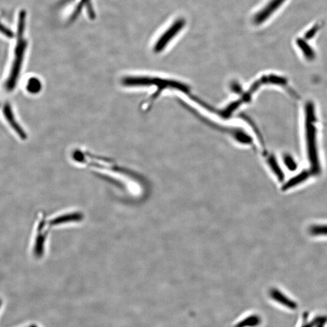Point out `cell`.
<instances>
[{"instance_id": "5", "label": "cell", "mask_w": 327, "mask_h": 327, "mask_svg": "<svg viewBox=\"0 0 327 327\" xmlns=\"http://www.w3.org/2000/svg\"><path fill=\"white\" fill-rule=\"evenodd\" d=\"M284 0H271L266 6L259 11L253 19L255 24L260 25L270 17L272 14L280 7Z\"/></svg>"}, {"instance_id": "4", "label": "cell", "mask_w": 327, "mask_h": 327, "mask_svg": "<svg viewBox=\"0 0 327 327\" xmlns=\"http://www.w3.org/2000/svg\"><path fill=\"white\" fill-rule=\"evenodd\" d=\"M186 24V21L184 18H179L174 21L158 39L154 47L155 53H158L163 51L168 43L183 30Z\"/></svg>"}, {"instance_id": "14", "label": "cell", "mask_w": 327, "mask_h": 327, "mask_svg": "<svg viewBox=\"0 0 327 327\" xmlns=\"http://www.w3.org/2000/svg\"><path fill=\"white\" fill-rule=\"evenodd\" d=\"M0 32L5 35L6 37L11 38L14 37V33L9 29L6 28L5 26L0 22Z\"/></svg>"}, {"instance_id": "15", "label": "cell", "mask_w": 327, "mask_h": 327, "mask_svg": "<svg viewBox=\"0 0 327 327\" xmlns=\"http://www.w3.org/2000/svg\"><path fill=\"white\" fill-rule=\"evenodd\" d=\"M327 322V319L323 320L321 322H320L318 325L316 327H324L326 323Z\"/></svg>"}, {"instance_id": "10", "label": "cell", "mask_w": 327, "mask_h": 327, "mask_svg": "<svg viewBox=\"0 0 327 327\" xmlns=\"http://www.w3.org/2000/svg\"><path fill=\"white\" fill-rule=\"evenodd\" d=\"M261 323V319L260 316L252 315L238 323L235 327H255L260 325Z\"/></svg>"}, {"instance_id": "6", "label": "cell", "mask_w": 327, "mask_h": 327, "mask_svg": "<svg viewBox=\"0 0 327 327\" xmlns=\"http://www.w3.org/2000/svg\"><path fill=\"white\" fill-rule=\"evenodd\" d=\"M3 113H4L6 120L8 121L9 124L11 125V127L14 129V130L17 133L19 137L22 139V140L27 139V134H26L23 129L18 124V122L16 121L11 106L9 105H5L4 109H3Z\"/></svg>"}, {"instance_id": "7", "label": "cell", "mask_w": 327, "mask_h": 327, "mask_svg": "<svg viewBox=\"0 0 327 327\" xmlns=\"http://www.w3.org/2000/svg\"><path fill=\"white\" fill-rule=\"evenodd\" d=\"M270 294L272 299L281 304V305L287 307V308L291 310L297 309V305L296 303L285 295L280 290L276 289H272L270 291Z\"/></svg>"}, {"instance_id": "8", "label": "cell", "mask_w": 327, "mask_h": 327, "mask_svg": "<svg viewBox=\"0 0 327 327\" xmlns=\"http://www.w3.org/2000/svg\"><path fill=\"white\" fill-rule=\"evenodd\" d=\"M310 177V173L307 171H304L297 175L291 178L289 181L284 184L282 189L283 191L289 190L291 188L299 185L300 184L304 183Z\"/></svg>"}, {"instance_id": "16", "label": "cell", "mask_w": 327, "mask_h": 327, "mask_svg": "<svg viewBox=\"0 0 327 327\" xmlns=\"http://www.w3.org/2000/svg\"><path fill=\"white\" fill-rule=\"evenodd\" d=\"M30 327H37V326L33 325H31Z\"/></svg>"}, {"instance_id": "1", "label": "cell", "mask_w": 327, "mask_h": 327, "mask_svg": "<svg viewBox=\"0 0 327 327\" xmlns=\"http://www.w3.org/2000/svg\"><path fill=\"white\" fill-rule=\"evenodd\" d=\"M72 158L77 163L82 166L92 168L96 172L106 173L107 177L115 179V184L122 188L125 191L134 195L138 189L137 179L134 171L128 168L119 166L114 161L106 159V158L95 156L82 150H76L73 152Z\"/></svg>"}, {"instance_id": "11", "label": "cell", "mask_w": 327, "mask_h": 327, "mask_svg": "<svg viewBox=\"0 0 327 327\" xmlns=\"http://www.w3.org/2000/svg\"><path fill=\"white\" fill-rule=\"evenodd\" d=\"M309 232L313 236H327V225L311 226Z\"/></svg>"}, {"instance_id": "2", "label": "cell", "mask_w": 327, "mask_h": 327, "mask_svg": "<svg viewBox=\"0 0 327 327\" xmlns=\"http://www.w3.org/2000/svg\"><path fill=\"white\" fill-rule=\"evenodd\" d=\"M27 12L22 10L19 13L17 27V40L14 51V58L13 60L11 71L5 83V89L12 91L15 88L21 70L24 59L28 42L24 36Z\"/></svg>"}, {"instance_id": "9", "label": "cell", "mask_w": 327, "mask_h": 327, "mask_svg": "<svg viewBox=\"0 0 327 327\" xmlns=\"http://www.w3.org/2000/svg\"><path fill=\"white\" fill-rule=\"evenodd\" d=\"M27 89L29 93L33 94V95L40 93L42 89L41 81L36 77H31L28 81Z\"/></svg>"}, {"instance_id": "13", "label": "cell", "mask_w": 327, "mask_h": 327, "mask_svg": "<svg viewBox=\"0 0 327 327\" xmlns=\"http://www.w3.org/2000/svg\"><path fill=\"white\" fill-rule=\"evenodd\" d=\"M285 163H286L287 167L291 171H293L296 168L297 166L295 162L290 157H287L285 158Z\"/></svg>"}, {"instance_id": "12", "label": "cell", "mask_w": 327, "mask_h": 327, "mask_svg": "<svg viewBox=\"0 0 327 327\" xmlns=\"http://www.w3.org/2000/svg\"><path fill=\"white\" fill-rule=\"evenodd\" d=\"M327 319L326 316H318L315 319H313L312 322L304 323L301 327H316L319 324L320 322Z\"/></svg>"}, {"instance_id": "3", "label": "cell", "mask_w": 327, "mask_h": 327, "mask_svg": "<svg viewBox=\"0 0 327 327\" xmlns=\"http://www.w3.org/2000/svg\"><path fill=\"white\" fill-rule=\"evenodd\" d=\"M306 109V140L311 167V173L313 175H318L321 171V168H320L318 155L317 153L315 108H314L313 104L309 103H307Z\"/></svg>"}, {"instance_id": "17", "label": "cell", "mask_w": 327, "mask_h": 327, "mask_svg": "<svg viewBox=\"0 0 327 327\" xmlns=\"http://www.w3.org/2000/svg\"><path fill=\"white\" fill-rule=\"evenodd\" d=\"M1 305H2V301L0 300V307H1Z\"/></svg>"}]
</instances>
